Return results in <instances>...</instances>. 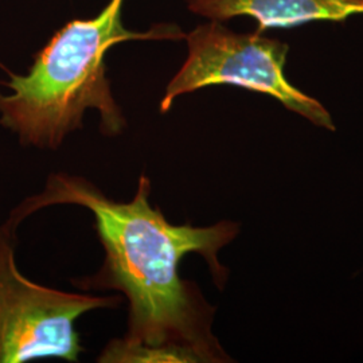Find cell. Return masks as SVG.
<instances>
[{
  "instance_id": "7a4b0ae2",
  "label": "cell",
  "mask_w": 363,
  "mask_h": 363,
  "mask_svg": "<svg viewBox=\"0 0 363 363\" xmlns=\"http://www.w3.org/2000/svg\"><path fill=\"white\" fill-rule=\"evenodd\" d=\"M123 4L124 0H111L96 18L69 22L35 54L26 76L11 74L7 86L13 94L0 93V124L18 133L21 143L58 148L82 127L89 108L99 111L104 135L125 128L105 73V54L124 40L186 35L175 25H156L145 33L127 30L121 22Z\"/></svg>"
},
{
  "instance_id": "277c9868",
  "label": "cell",
  "mask_w": 363,
  "mask_h": 363,
  "mask_svg": "<svg viewBox=\"0 0 363 363\" xmlns=\"http://www.w3.org/2000/svg\"><path fill=\"white\" fill-rule=\"evenodd\" d=\"M118 303V296L67 294L30 281L15 264L13 229L0 228V363L76 362L82 351L76 319Z\"/></svg>"
},
{
  "instance_id": "3957f363",
  "label": "cell",
  "mask_w": 363,
  "mask_h": 363,
  "mask_svg": "<svg viewBox=\"0 0 363 363\" xmlns=\"http://www.w3.org/2000/svg\"><path fill=\"white\" fill-rule=\"evenodd\" d=\"M189 55L169 81L160 103L169 112L177 97L214 85H232L268 94L288 111L327 130H337L325 105L292 85L284 66L289 46L261 33L241 34L211 21L186 35Z\"/></svg>"
},
{
  "instance_id": "5b68a950",
  "label": "cell",
  "mask_w": 363,
  "mask_h": 363,
  "mask_svg": "<svg viewBox=\"0 0 363 363\" xmlns=\"http://www.w3.org/2000/svg\"><path fill=\"white\" fill-rule=\"evenodd\" d=\"M189 9L218 22L253 16L259 22L257 33H262L269 27L345 22L352 15H362L363 0H189Z\"/></svg>"
},
{
  "instance_id": "6da1fadb",
  "label": "cell",
  "mask_w": 363,
  "mask_h": 363,
  "mask_svg": "<svg viewBox=\"0 0 363 363\" xmlns=\"http://www.w3.org/2000/svg\"><path fill=\"white\" fill-rule=\"evenodd\" d=\"M150 193L145 175L133 199L121 203L81 177L52 174L43 191L15 208L6 225L15 230L27 216L54 205L91 210L104 264L78 286L116 289L130 303L127 335L113 339L99 362H232L213 333L216 308L193 281L182 279L179 265L186 255H201L216 286L223 288L228 269L218 253L240 233V225L226 220L205 228L172 225L151 206Z\"/></svg>"
}]
</instances>
